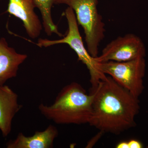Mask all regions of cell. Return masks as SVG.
Returning a JSON list of instances; mask_svg holds the SVG:
<instances>
[{
	"mask_svg": "<svg viewBox=\"0 0 148 148\" xmlns=\"http://www.w3.org/2000/svg\"><path fill=\"white\" fill-rule=\"evenodd\" d=\"M93 93L89 124L103 132L119 135L135 127L140 108L139 98L132 95L110 76L102 79Z\"/></svg>",
	"mask_w": 148,
	"mask_h": 148,
	"instance_id": "cell-1",
	"label": "cell"
},
{
	"mask_svg": "<svg viewBox=\"0 0 148 148\" xmlns=\"http://www.w3.org/2000/svg\"><path fill=\"white\" fill-rule=\"evenodd\" d=\"M93 97V93L88 94L81 85L72 82L62 88L52 105L41 103L38 109L56 124H86L91 118Z\"/></svg>",
	"mask_w": 148,
	"mask_h": 148,
	"instance_id": "cell-2",
	"label": "cell"
},
{
	"mask_svg": "<svg viewBox=\"0 0 148 148\" xmlns=\"http://www.w3.org/2000/svg\"><path fill=\"white\" fill-rule=\"evenodd\" d=\"M98 0H54L55 4H64L73 9L77 22L84 30L88 51L94 58L105 37V24L97 9Z\"/></svg>",
	"mask_w": 148,
	"mask_h": 148,
	"instance_id": "cell-3",
	"label": "cell"
},
{
	"mask_svg": "<svg viewBox=\"0 0 148 148\" xmlns=\"http://www.w3.org/2000/svg\"><path fill=\"white\" fill-rule=\"evenodd\" d=\"M64 14L69 25L66 36L61 39L54 40L40 38L36 45L40 47H47L59 44L68 45L77 53L78 60L87 67L92 85L91 91H93L96 89L100 82L106 77V75L102 73L98 67L99 63L95 60V58L90 55L84 47L74 11L69 7L64 12Z\"/></svg>",
	"mask_w": 148,
	"mask_h": 148,
	"instance_id": "cell-4",
	"label": "cell"
},
{
	"mask_svg": "<svg viewBox=\"0 0 148 148\" xmlns=\"http://www.w3.org/2000/svg\"><path fill=\"white\" fill-rule=\"evenodd\" d=\"M98 67L103 74H108L118 84L139 98L145 86L143 79L145 75V58L125 62L109 61L98 63Z\"/></svg>",
	"mask_w": 148,
	"mask_h": 148,
	"instance_id": "cell-5",
	"label": "cell"
},
{
	"mask_svg": "<svg viewBox=\"0 0 148 148\" xmlns=\"http://www.w3.org/2000/svg\"><path fill=\"white\" fill-rule=\"evenodd\" d=\"M146 52L143 40L136 35L127 34L118 37L108 44L101 55L95 59L98 63L109 61L125 62L145 58Z\"/></svg>",
	"mask_w": 148,
	"mask_h": 148,
	"instance_id": "cell-6",
	"label": "cell"
},
{
	"mask_svg": "<svg viewBox=\"0 0 148 148\" xmlns=\"http://www.w3.org/2000/svg\"><path fill=\"white\" fill-rule=\"evenodd\" d=\"M35 8L34 0H9L6 11L22 21L27 34L33 39L39 36L42 30L41 21L34 11Z\"/></svg>",
	"mask_w": 148,
	"mask_h": 148,
	"instance_id": "cell-7",
	"label": "cell"
},
{
	"mask_svg": "<svg viewBox=\"0 0 148 148\" xmlns=\"http://www.w3.org/2000/svg\"><path fill=\"white\" fill-rule=\"evenodd\" d=\"M18 98L8 86L0 85V130L4 138L10 134L13 118L22 108Z\"/></svg>",
	"mask_w": 148,
	"mask_h": 148,
	"instance_id": "cell-8",
	"label": "cell"
},
{
	"mask_svg": "<svg viewBox=\"0 0 148 148\" xmlns=\"http://www.w3.org/2000/svg\"><path fill=\"white\" fill-rule=\"evenodd\" d=\"M27 57V54L17 53L9 46L5 38H0V85L17 76L19 66Z\"/></svg>",
	"mask_w": 148,
	"mask_h": 148,
	"instance_id": "cell-9",
	"label": "cell"
},
{
	"mask_svg": "<svg viewBox=\"0 0 148 148\" xmlns=\"http://www.w3.org/2000/svg\"><path fill=\"white\" fill-rule=\"evenodd\" d=\"M58 129L50 125L43 131H36L32 136H26L19 132L16 139L7 143V148H51L58 137Z\"/></svg>",
	"mask_w": 148,
	"mask_h": 148,
	"instance_id": "cell-10",
	"label": "cell"
},
{
	"mask_svg": "<svg viewBox=\"0 0 148 148\" xmlns=\"http://www.w3.org/2000/svg\"><path fill=\"white\" fill-rule=\"evenodd\" d=\"M54 0H34L36 8L40 11L43 21V26L45 31L48 36L53 33L60 37L63 35L58 31L57 26L53 22L51 16V8Z\"/></svg>",
	"mask_w": 148,
	"mask_h": 148,
	"instance_id": "cell-11",
	"label": "cell"
},
{
	"mask_svg": "<svg viewBox=\"0 0 148 148\" xmlns=\"http://www.w3.org/2000/svg\"><path fill=\"white\" fill-rule=\"evenodd\" d=\"M128 148H142L143 147V144L139 140H130L127 141Z\"/></svg>",
	"mask_w": 148,
	"mask_h": 148,
	"instance_id": "cell-12",
	"label": "cell"
},
{
	"mask_svg": "<svg viewBox=\"0 0 148 148\" xmlns=\"http://www.w3.org/2000/svg\"><path fill=\"white\" fill-rule=\"evenodd\" d=\"M116 148H128L127 141H122L118 143L116 145Z\"/></svg>",
	"mask_w": 148,
	"mask_h": 148,
	"instance_id": "cell-13",
	"label": "cell"
}]
</instances>
